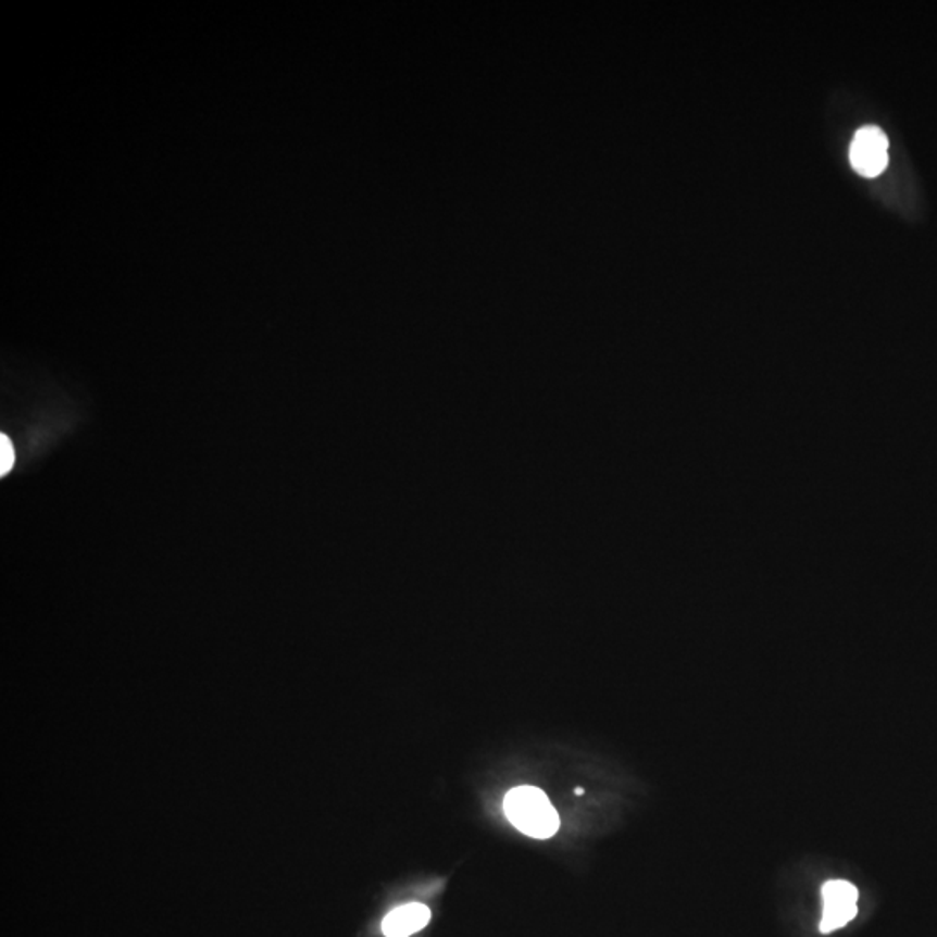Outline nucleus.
<instances>
[{"label": "nucleus", "mask_w": 937, "mask_h": 937, "mask_svg": "<svg viewBox=\"0 0 937 937\" xmlns=\"http://www.w3.org/2000/svg\"><path fill=\"white\" fill-rule=\"evenodd\" d=\"M503 811L517 830L534 839H549L560 828V814L540 788H512L503 800Z\"/></svg>", "instance_id": "nucleus-1"}, {"label": "nucleus", "mask_w": 937, "mask_h": 937, "mask_svg": "<svg viewBox=\"0 0 937 937\" xmlns=\"http://www.w3.org/2000/svg\"><path fill=\"white\" fill-rule=\"evenodd\" d=\"M575 791H576V796H582V794H584V790H582V788H576Z\"/></svg>", "instance_id": "nucleus-6"}, {"label": "nucleus", "mask_w": 937, "mask_h": 937, "mask_svg": "<svg viewBox=\"0 0 937 937\" xmlns=\"http://www.w3.org/2000/svg\"><path fill=\"white\" fill-rule=\"evenodd\" d=\"M14 465V448L9 441L8 436H0V476H5V474L13 469Z\"/></svg>", "instance_id": "nucleus-5"}, {"label": "nucleus", "mask_w": 937, "mask_h": 937, "mask_svg": "<svg viewBox=\"0 0 937 937\" xmlns=\"http://www.w3.org/2000/svg\"><path fill=\"white\" fill-rule=\"evenodd\" d=\"M858 889L851 882H826L822 889L823 919L820 929L830 934L840 929L854 919L858 913Z\"/></svg>", "instance_id": "nucleus-3"}, {"label": "nucleus", "mask_w": 937, "mask_h": 937, "mask_svg": "<svg viewBox=\"0 0 937 937\" xmlns=\"http://www.w3.org/2000/svg\"><path fill=\"white\" fill-rule=\"evenodd\" d=\"M429 921L430 910L426 904H404L384 919L383 933L387 937H409L424 929Z\"/></svg>", "instance_id": "nucleus-4"}, {"label": "nucleus", "mask_w": 937, "mask_h": 937, "mask_svg": "<svg viewBox=\"0 0 937 937\" xmlns=\"http://www.w3.org/2000/svg\"><path fill=\"white\" fill-rule=\"evenodd\" d=\"M849 157L855 173L877 177L889 164V139L875 125H866L855 133Z\"/></svg>", "instance_id": "nucleus-2"}]
</instances>
